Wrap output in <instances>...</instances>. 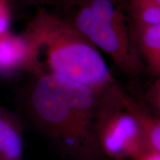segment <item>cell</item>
<instances>
[{
	"label": "cell",
	"mask_w": 160,
	"mask_h": 160,
	"mask_svg": "<svg viewBox=\"0 0 160 160\" xmlns=\"http://www.w3.org/2000/svg\"><path fill=\"white\" fill-rule=\"evenodd\" d=\"M146 100L153 111L160 115V77L150 87L146 93Z\"/></svg>",
	"instance_id": "10"
},
{
	"label": "cell",
	"mask_w": 160,
	"mask_h": 160,
	"mask_svg": "<svg viewBox=\"0 0 160 160\" xmlns=\"http://www.w3.org/2000/svg\"><path fill=\"white\" fill-rule=\"evenodd\" d=\"M22 36L29 51V72L53 73L84 85L99 97L117 86L99 50L62 16L37 8Z\"/></svg>",
	"instance_id": "1"
},
{
	"label": "cell",
	"mask_w": 160,
	"mask_h": 160,
	"mask_svg": "<svg viewBox=\"0 0 160 160\" xmlns=\"http://www.w3.org/2000/svg\"><path fill=\"white\" fill-rule=\"evenodd\" d=\"M62 17L106 53L119 68L137 77L145 66L119 0H64Z\"/></svg>",
	"instance_id": "3"
},
{
	"label": "cell",
	"mask_w": 160,
	"mask_h": 160,
	"mask_svg": "<svg viewBox=\"0 0 160 160\" xmlns=\"http://www.w3.org/2000/svg\"><path fill=\"white\" fill-rule=\"evenodd\" d=\"M11 8L7 0H0V37L8 31Z\"/></svg>",
	"instance_id": "12"
},
{
	"label": "cell",
	"mask_w": 160,
	"mask_h": 160,
	"mask_svg": "<svg viewBox=\"0 0 160 160\" xmlns=\"http://www.w3.org/2000/svg\"><path fill=\"white\" fill-rule=\"evenodd\" d=\"M121 99L125 107L139 120L148 145L160 152V117L149 113L123 91L121 94Z\"/></svg>",
	"instance_id": "6"
},
{
	"label": "cell",
	"mask_w": 160,
	"mask_h": 160,
	"mask_svg": "<svg viewBox=\"0 0 160 160\" xmlns=\"http://www.w3.org/2000/svg\"><path fill=\"white\" fill-rule=\"evenodd\" d=\"M30 102L37 117L70 156L89 159L101 151L97 139L100 97L93 90L62 76L36 77Z\"/></svg>",
	"instance_id": "2"
},
{
	"label": "cell",
	"mask_w": 160,
	"mask_h": 160,
	"mask_svg": "<svg viewBox=\"0 0 160 160\" xmlns=\"http://www.w3.org/2000/svg\"><path fill=\"white\" fill-rule=\"evenodd\" d=\"M28 47L24 37L8 31L0 37V76H11L20 70L29 71Z\"/></svg>",
	"instance_id": "5"
},
{
	"label": "cell",
	"mask_w": 160,
	"mask_h": 160,
	"mask_svg": "<svg viewBox=\"0 0 160 160\" xmlns=\"http://www.w3.org/2000/svg\"><path fill=\"white\" fill-rule=\"evenodd\" d=\"M132 160H160V152L147 144Z\"/></svg>",
	"instance_id": "13"
},
{
	"label": "cell",
	"mask_w": 160,
	"mask_h": 160,
	"mask_svg": "<svg viewBox=\"0 0 160 160\" xmlns=\"http://www.w3.org/2000/svg\"><path fill=\"white\" fill-rule=\"evenodd\" d=\"M122 90L100 101L97 139L102 153L112 159H131L147 145L142 125L121 99Z\"/></svg>",
	"instance_id": "4"
},
{
	"label": "cell",
	"mask_w": 160,
	"mask_h": 160,
	"mask_svg": "<svg viewBox=\"0 0 160 160\" xmlns=\"http://www.w3.org/2000/svg\"><path fill=\"white\" fill-rule=\"evenodd\" d=\"M23 144L21 136L7 119L0 117V157L3 160H22Z\"/></svg>",
	"instance_id": "8"
},
{
	"label": "cell",
	"mask_w": 160,
	"mask_h": 160,
	"mask_svg": "<svg viewBox=\"0 0 160 160\" xmlns=\"http://www.w3.org/2000/svg\"><path fill=\"white\" fill-rule=\"evenodd\" d=\"M153 1H154L155 3L160 8V0H153Z\"/></svg>",
	"instance_id": "15"
},
{
	"label": "cell",
	"mask_w": 160,
	"mask_h": 160,
	"mask_svg": "<svg viewBox=\"0 0 160 160\" xmlns=\"http://www.w3.org/2000/svg\"><path fill=\"white\" fill-rule=\"evenodd\" d=\"M128 5L135 26L160 25V8L153 0H129Z\"/></svg>",
	"instance_id": "9"
},
{
	"label": "cell",
	"mask_w": 160,
	"mask_h": 160,
	"mask_svg": "<svg viewBox=\"0 0 160 160\" xmlns=\"http://www.w3.org/2000/svg\"><path fill=\"white\" fill-rule=\"evenodd\" d=\"M0 160H3V159H2V158H1V157H0Z\"/></svg>",
	"instance_id": "16"
},
{
	"label": "cell",
	"mask_w": 160,
	"mask_h": 160,
	"mask_svg": "<svg viewBox=\"0 0 160 160\" xmlns=\"http://www.w3.org/2000/svg\"><path fill=\"white\" fill-rule=\"evenodd\" d=\"M149 69L158 77H160V52L153 62L148 65Z\"/></svg>",
	"instance_id": "14"
},
{
	"label": "cell",
	"mask_w": 160,
	"mask_h": 160,
	"mask_svg": "<svg viewBox=\"0 0 160 160\" xmlns=\"http://www.w3.org/2000/svg\"><path fill=\"white\" fill-rule=\"evenodd\" d=\"M136 44L148 66L160 52V25L135 26Z\"/></svg>",
	"instance_id": "7"
},
{
	"label": "cell",
	"mask_w": 160,
	"mask_h": 160,
	"mask_svg": "<svg viewBox=\"0 0 160 160\" xmlns=\"http://www.w3.org/2000/svg\"><path fill=\"white\" fill-rule=\"evenodd\" d=\"M8 2L12 7H45L46 5L57 6L59 7L64 0H7Z\"/></svg>",
	"instance_id": "11"
}]
</instances>
